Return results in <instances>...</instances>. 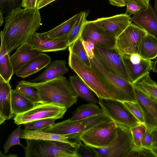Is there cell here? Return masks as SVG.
Here are the masks:
<instances>
[{
    "label": "cell",
    "instance_id": "cell-10",
    "mask_svg": "<svg viewBox=\"0 0 157 157\" xmlns=\"http://www.w3.org/2000/svg\"><path fill=\"white\" fill-rule=\"evenodd\" d=\"M67 109L65 107L53 104L37 103L29 111L15 115L13 119L14 123L20 125L40 119H61Z\"/></svg>",
    "mask_w": 157,
    "mask_h": 157
},
{
    "label": "cell",
    "instance_id": "cell-4",
    "mask_svg": "<svg viewBox=\"0 0 157 157\" xmlns=\"http://www.w3.org/2000/svg\"><path fill=\"white\" fill-rule=\"evenodd\" d=\"M26 142L25 157H77L76 146L67 143L35 140H26Z\"/></svg>",
    "mask_w": 157,
    "mask_h": 157
},
{
    "label": "cell",
    "instance_id": "cell-47",
    "mask_svg": "<svg viewBox=\"0 0 157 157\" xmlns=\"http://www.w3.org/2000/svg\"><path fill=\"white\" fill-rule=\"evenodd\" d=\"M150 150L155 157H157V142L153 141Z\"/></svg>",
    "mask_w": 157,
    "mask_h": 157
},
{
    "label": "cell",
    "instance_id": "cell-28",
    "mask_svg": "<svg viewBox=\"0 0 157 157\" xmlns=\"http://www.w3.org/2000/svg\"><path fill=\"white\" fill-rule=\"evenodd\" d=\"M101 111V108L96 104L88 103L83 104L76 109L71 118L65 121L71 122L87 118L97 115Z\"/></svg>",
    "mask_w": 157,
    "mask_h": 157
},
{
    "label": "cell",
    "instance_id": "cell-34",
    "mask_svg": "<svg viewBox=\"0 0 157 157\" xmlns=\"http://www.w3.org/2000/svg\"><path fill=\"white\" fill-rule=\"evenodd\" d=\"M22 130L20 125L10 134L3 146L4 154L8 153L10 148L14 145H19L24 148H25V147L21 144L20 140Z\"/></svg>",
    "mask_w": 157,
    "mask_h": 157
},
{
    "label": "cell",
    "instance_id": "cell-25",
    "mask_svg": "<svg viewBox=\"0 0 157 157\" xmlns=\"http://www.w3.org/2000/svg\"><path fill=\"white\" fill-rule=\"evenodd\" d=\"M69 82L78 97L88 103H98L93 92L77 75L71 76Z\"/></svg>",
    "mask_w": 157,
    "mask_h": 157
},
{
    "label": "cell",
    "instance_id": "cell-1",
    "mask_svg": "<svg viewBox=\"0 0 157 157\" xmlns=\"http://www.w3.org/2000/svg\"><path fill=\"white\" fill-rule=\"evenodd\" d=\"M40 13L36 8H17L6 15L0 34L1 46L9 54L22 45L30 44L33 34L41 25Z\"/></svg>",
    "mask_w": 157,
    "mask_h": 157
},
{
    "label": "cell",
    "instance_id": "cell-14",
    "mask_svg": "<svg viewBox=\"0 0 157 157\" xmlns=\"http://www.w3.org/2000/svg\"><path fill=\"white\" fill-rule=\"evenodd\" d=\"M132 84L136 82L152 70L153 62L142 58L138 54L123 56Z\"/></svg>",
    "mask_w": 157,
    "mask_h": 157
},
{
    "label": "cell",
    "instance_id": "cell-6",
    "mask_svg": "<svg viewBox=\"0 0 157 157\" xmlns=\"http://www.w3.org/2000/svg\"><path fill=\"white\" fill-rule=\"evenodd\" d=\"M113 121L102 110L99 114L87 118L71 122L65 120L55 123L53 125L43 130L44 131L63 135L69 139L78 140L84 132L99 124ZM71 141V140H70Z\"/></svg>",
    "mask_w": 157,
    "mask_h": 157
},
{
    "label": "cell",
    "instance_id": "cell-35",
    "mask_svg": "<svg viewBox=\"0 0 157 157\" xmlns=\"http://www.w3.org/2000/svg\"><path fill=\"white\" fill-rule=\"evenodd\" d=\"M55 119L47 118L34 121L24 124L25 129L36 130L44 129L52 126L55 124Z\"/></svg>",
    "mask_w": 157,
    "mask_h": 157
},
{
    "label": "cell",
    "instance_id": "cell-53",
    "mask_svg": "<svg viewBox=\"0 0 157 157\" xmlns=\"http://www.w3.org/2000/svg\"><path fill=\"white\" fill-rule=\"evenodd\" d=\"M148 0L149 1L150 0Z\"/></svg>",
    "mask_w": 157,
    "mask_h": 157
},
{
    "label": "cell",
    "instance_id": "cell-30",
    "mask_svg": "<svg viewBox=\"0 0 157 157\" xmlns=\"http://www.w3.org/2000/svg\"><path fill=\"white\" fill-rule=\"evenodd\" d=\"M10 54L1 46L0 49V76L6 81L10 82L13 74V69Z\"/></svg>",
    "mask_w": 157,
    "mask_h": 157
},
{
    "label": "cell",
    "instance_id": "cell-8",
    "mask_svg": "<svg viewBox=\"0 0 157 157\" xmlns=\"http://www.w3.org/2000/svg\"><path fill=\"white\" fill-rule=\"evenodd\" d=\"M117 135L112 143L102 148L91 147L98 157H126L133 147L130 128L117 124Z\"/></svg>",
    "mask_w": 157,
    "mask_h": 157
},
{
    "label": "cell",
    "instance_id": "cell-40",
    "mask_svg": "<svg viewBox=\"0 0 157 157\" xmlns=\"http://www.w3.org/2000/svg\"><path fill=\"white\" fill-rule=\"evenodd\" d=\"M153 130L147 128L142 141V147L149 149H150L153 142L152 135Z\"/></svg>",
    "mask_w": 157,
    "mask_h": 157
},
{
    "label": "cell",
    "instance_id": "cell-33",
    "mask_svg": "<svg viewBox=\"0 0 157 157\" xmlns=\"http://www.w3.org/2000/svg\"><path fill=\"white\" fill-rule=\"evenodd\" d=\"M131 133L133 147L140 149L142 148V141L147 130L144 124L139 123L130 128Z\"/></svg>",
    "mask_w": 157,
    "mask_h": 157
},
{
    "label": "cell",
    "instance_id": "cell-16",
    "mask_svg": "<svg viewBox=\"0 0 157 157\" xmlns=\"http://www.w3.org/2000/svg\"><path fill=\"white\" fill-rule=\"evenodd\" d=\"M136 102L143 112L147 128H157V102L153 101L134 84Z\"/></svg>",
    "mask_w": 157,
    "mask_h": 157
},
{
    "label": "cell",
    "instance_id": "cell-23",
    "mask_svg": "<svg viewBox=\"0 0 157 157\" xmlns=\"http://www.w3.org/2000/svg\"><path fill=\"white\" fill-rule=\"evenodd\" d=\"M30 44L33 48L39 52H55L66 50L69 47L67 39L47 40L40 38L36 32L33 35Z\"/></svg>",
    "mask_w": 157,
    "mask_h": 157
},
{
    "label": "cell",
    "instance_id": "cell-24",
    "mask_svg": "<svg viewBox=\"0 0 157 157\" xmlns=\"http://www.w3.org/2000/svg\"><path fill=\"white\" fill-rule=\"evenodd\" d=\"M20 138L25 140H51L62 142L69 144L75 147L76 142L71 141L68 138L63 135H60L44 131L42 129L36 130H22Z\"/></svg>",
    "mask_w": 157,
    "mask_h": 157
},
{
    "label": "cell",
    "instance_id": "cell-36",
    "mask_svg": "<svg viewBox=\"0 0 157 157\" xmlns=\"http://www.w3.org/2000/svg\"><path fill=\"white\" fill-rule=\"evenodd\" d=\"M16 89L35 103H42L37 91L33 87L18 83L16 86Z\"/></svg>",
    "mask_w": 157,
    "mask_h": 157
},
{
    "label": "cell",
    "instance_id": "cell-2",
    "mask_svg": "<svg viewBox=\"0 0 157 157\" xmlns=\"http://www.w3.org/2000/svg\"><path fill=\"white\" fill-rule=\"evenodd\" d=\"M18 83L36 90L42 103L53 104L68 109L75 104L78 96L63 76L46 81L32 82L22 80Z\"/></svg>",
    "mask_w": 157,
    "mask_h": 157
},
{
    "label": "cell",
    "instance_id": "cell-21",
    "mask_svg": "<svg viewBox=\"0 0 157 157\" xmlns=\"http://www.w3.org/2000/svg\"><path fill=\"white\" fill-rule=\"evenodd\" d=\"M68 71L64 60H55L49 63L41 73L30 82H38L50 80L63 76Z\"/></svg>",
    "mask_w": 157,
    "mask_h": 157
},
{
    "label": "cell",
    "instance_id": "cell-17",
    "mask_svg": "<svg viewBox=\"0 0 157 157\" xmlns=\"http://www.w3.org/2000/svg\"><path fill=\"white\" fill-rule=\"evenodd\" d=\"M131 20L147 33L157 36V14L150 4L147 9L140 10L134 14Z\"/></svg>",
    "mask_w": 157,
    "mask_h": 157
},
{
    "label": "cell",
    "instance_id": "cell-13",
    "mask_svg": "<svg viewBox=\"0 0 157 157\" xmlns=\"http://www.w3.org/2000/svg\"><path fill=\"white\" fill-rule=\"evenodd\" d=\"M93 21L99 30L116 39L132 23L131 17L126 13L99 18Z\"/></svg>",
    "mask_w": 157,
    "mask_h": 157
},
{
    "label": "cell",
    "instance_id": "cell-45",
    "mask_svg": "<svg viewBox=\"0 0 157 157\" xmlns=\"http://www.w3.org/2000/svg\"><path fill=\"white\" fill-rule=\"evenodd\" d=\"M56 0H39L36 8L39 10Z\"/></svg>",
    "mask_w": 157,
    "mask_h": 157
},
{
    "label": "cell",
    "instance_id": "cell-37",
    "mask_svg": "<svg viewBox=\"0 0 157 157\" xmlns=\"http://www.w3.org/2000/svg\"><path fill=\"white\" fill-rule=\"evenodd\" d=\"M122 102L126 108L140 123L144 124L145 119L143 112L137 102L124 101Z\"/></svg>",
    "mask_w": 157,
    "mask_h": 157
},
{
    "label": "cell",
    "instance_id": "cell-39",
    "mask_svg": "<svg viewBox=\"0 0 157 157\" xmlns=\"http://www.w3.org/2000/svg\"><path fill=\"white\" fill-rule=\"evenodd\" d=\"M22 0H0V8L6 15L13 9L21 8Z\"/></svg>",
    "mask_w": 157,
    "mask_h": 157
},
{
    "label": "cell",
    "instance_id": "cell-20",
    "mask_svg": "<svg viewBox=\"0 0 157 157\" xmlns=\"http://www.w3.org/2000/svg\"><path fill=\"white\" fill-rule=\"evenodd\" d=\"M41 53L33 49L30 44H24L18 48L10 57L13 73H15L29 61Z\"/></svg>",
    "mask_w": 157,
    "mask_h": 157
},
{
    "label": "cell",
    "instance_id": "cell-31",
    "mask_svg": "<svg viewBox=\"0 0 157 157\" xmlns=\"http://www.w3.org/2000/svg\"><path fill=\"white\" fill-rule=\"evenodd\" d=\"M89 13L88 11H81L78 19L72 28L68 37L67 40L69 46L81 36Z\"/></svg>",
    "mask_w": 157,
    "mask_h": 157
},
{
    "label": "cell",
    "instance_id": "cell-7",
    "mask_svg": "<svg viewBox=\"0 0 157 157\" xmlns=\"http://www.w3.org/2000/svg\"><path fill=\"white\" fill-rule=\"evenodd\" d=\"M117 124L113 121L98 124L83 133L78 140L92 147L102 148L109 145L115 138Z\"/></svg>",
    "mask_w": 157,
    "mask_h": 157
},
{
    "label": "cell",
    "instance_id": "cell-9",
    "mask_svg": "<svg viewBox=\"0 0 157 157\" xmlns=\"http://www.w3.org/2000/svg\"><path fill=\"white\" fill-rule=\"evenodd\" d=\"M95 57L108 71L131 82L123 57L116 48H107L94 45Z\"/></svg>",
    "mask_w": 157,
    "mask_h": 157
},
{
    "label": "cell",
    "instance_id": "cell-15",
    "mask_svg": "<svg viewBox=\"0 0 157 157\" xmlns=\"http://www.w3.org/2000/svg\"><path fill=\"white\" fill-rule=\"evenodd\" d=\"M82 40L107 48H115L116 39L98 29L93 21L86 20L81 35Z\"/></svg>",
    "mask_w": 157,
    "mask_h": 157
},
{
    "label": "cell",
    "instance_id": "cell-52",
    "mask_svg": "<svg viewBox=\"0 0 157 157\" xmlns=\"http://www.w3.org/2000/svg\"><path fill=\"white\" fill-rule=\"evenodd\" d=\"M153 130L155 131L156 132H157V128H154Z\"/></svg>",
    "mask_w": 157,
    "mask_h": 157
},
{
    "label": "cell",
    "instance_id": "cell-22",
    "mask_svg": "<svg viewBox=\"0 0 157 157\" xmlns=\"http://www.w3.org/2000/svg\"><path fill=\"white\" fill-rule=\"evenodd\" d=\"M51 61L50 56L41 53L22 67L15 73V75L23 78H26L45 67Z\"/></svg>",
    "mask_w": 157,
    "mask_h": 157
},
{
    "label": "cell",
    "instance_id": "cell-32",
    "mask_svg": "<svg viewBox=\"0 0 157 157\" xmlns=\"http://www.w3.org/2000/svg\"><path fill=\"white\" fill-rule=\"evenodd\" d=\"M68 50L77 56L87 66L91 67L90 60L86 53L81 36L69 46Z\"/></svg>",
    "mask_w": 157,
    "mask_h": 157
},
{
    "label": "cell",
    "instance_id": "cell-48",
    "mask_svg": "<svg viewBox=\"0 0 157 157\" xmlns=\"http://www.w3.org/2000/svg\"><path fill=\"white\" fill-rule=\"evenodd\" d=\"M152 70L154 72L157 73V58L153 62Z\"/></svg>",
    "mask_w": 157,
    "mask_h": 157
},
{
    "label": "cell",
    "instance_id": "cell-19",
    "mask_svg": "<svg viewBox=\"0 0 157 157\" xmlns=\"http://www.w3.org/2000/svg\"><path fill=\"white\" fill-rule=\"evenodd\" d=\"M11 89L9 82L0 76V124L13 116L11 105Z\"/></svg>",
    "mask_w": 157,
    "mask_h": 157
},
{
    "label": "cell",
    "instance_id": "cell-5",
    "mask_svg": "<svg viewBox=\"0 0 157 157\" xmlns=\"http://www.w3.org/2000/svg\"><path fill=\"white\" fill-rule=\"evenodd\" d=\"M69 51L68 64L98 97L116 100L114 94L104 84L91 66H87L77 56Z\"/></svg>",
    "mask_w": 157,
    "mask_h": 157
},
{
    "label": "cell",
    "instance_id": "cell-29",
    "mask_svg": "<svg viewBox=\"0 0 157 157\" xmlns=\"http://www.w3.org/2000/svg\"><path fill=\"white\" fill-rule=\"evenodd\" d=\"M153 101L157 102V83L148 73L134 83Z\"/></svg>",
    "mask_w": 157,
    "mask_h": 157
},
{
    "label": "cell",
    "instance_id": "cell-49",
    "mask_svg": "<svg viewBox=\"0 0 157 157\" xmlns=\"http://www.w3.org/2000/svg\"><path fill=\"white\" fill-rule=\"evenodd\" d=\"M3 11L1 10H0V25L1 26H2V25L3 22Z\"/></svg>",
    "mask_w": 157,
    "mask_h": 157
},
{
    "label": "cell",
    "instance_id": "cell-26",
    "mask_svg": "<svg viewBox=\"0 0 157 157\" xmlns=\"http://www.w3.org/2000/svg\"><path fill=\"white\" fill-rule=\"evenodd\" d=\"M28 97L16 89L11 92V105L13 114L15 115L25 112L36 105Z\"/></svg>",
    "mask_w": 157,
    "mask_h": 157
},
{
    "label": "cell",
    "instance_id": "cell-44",
    "mask_svg": "<svg viewBox=\"0 0 157 157\" xmlns=\"http://www.w3.org/2000/svg\"><path fill=\"white\" fill-rule=\"evenodd\" d=\"M38 0H22L21 7L24 8H36Z\"/></svg>",
    "mask_w": 157,
    "mask_h": 157
},
{
    "label": "cell",
    "instance_id": "cell-54",
    "mask_svg": "<svg viewBox=\"0 0 157 157\" xmlns=\"http://www.w3.org/2000/svg\"></svg>",
    "mask_w": 157,
    "mask_h": 157
},
{
    "label": "cell",
    "instance_id": "cell-3",
    "mask_svg": "<svg viewBox=\"0 0 157 157\" xmlns=\"http://www.w3.org/2000/svg\"><path fill=\"white\" fill-rule=\"evenodd\" d=\"M90 60L91 66L117 100L136 102L134 87L131 82L108 71L95 56Z\"/></svg>",
    "mask_w": 157,
    "mask_h": 157
},
{
    "label": "cell",
    "instance_id": "cell-42",
    "mask_svg": "<svg viewBox=\"0 0 157 157\" xmlns=\"http://www.w3.org/2000/svg\"><path fill=\"white\" fill-rule=\"evenodd\" d=\"M126 5L127 7L126 13H130V15H134L141 10L138 6L132 2H126Z\"/></svg>",
    "mask_w": 157,
    "mask_h": 157
},
{
    "label": "cell",
    "instance_id": "cell-11",
    "mask_svg": "<svg viewBox=\"0 0 157 157\" xmlns=\"http://www.w3.org/2000/svg\"><path fill=\"white\" fill-rule=\"evenodd\" d=\"M147 33L131 23L116 39L115 48L122 56L139 54L142 40Z\"/></svg>",
    "mask_w": 157,
    "mask_h": 157
},
{
    "label": "cell",
    "instance_id": "cell-43",
    "mask_svg": "<svg viewBox=\"0 0 157 157\" xmlns=\"http://www.w3.org/2000/svg\"><path fill=\"white\" fill-rule=\"evenodd\" d=\"M125 2H132L138 6L141 10L147 9L150 4L148 0H123Z\"/></svg>",
    "mask_w": 157,
    "mask_h": 157
},
{
    "label": "cell",
    "instance_id": "cell-12",
    "mask_svg": "<svg viewBox=\"0 0 157 157\" xmlns=\"http://www.w3.org/2000/svg\"><path fill=\"white\" fill-rule=\"evenodd\" d=\"M102 111L117 124L130 128L140 123L126 108L122 102L110 98H98Z\"/></svg>",
    "mask_w": 157,
    "mask_h": 157
},
{
    "label": "cell",
    "instance_id": "cell-41",
    "mask_svg": "<svg viewBox=\"0 0 157 157\" xmlns=\"http://www.w3.org/2000/svg\"><path fill=\"white\" fill-rule=\"evenodd\" d=\"M82 44L88 58L90 59L94 56V44L91 42L82 40Z\"/></svg>",
    "mask_w": 157,
    "mask_h": 157
},
{
    "label": "cell",
    "instance_id": "cell-27",
    "mask_svg": "<svg viewBox=\"0 0 157 157\" xmlns=\"http://www.w3.org/2000/svg\"><path fill=\"white\" fill-rule=\"evenodd\" d=\"M139 54L148 60L157 57V37L147 33L141 41Z\"/></svg>",
    "mask_w": 157,
    "mask_h": 157
},
{
    "label": "cell",
    "instance_id": "cell-38",
    "mask_svg": "<svg viewBox=\"0 0 157 157\" xmlns=\"http://www.w3.org/2000/svg\"><path fill=\"white\" fill-rule=\"evenodd\" d=\"M78 140L76 143V152L77 157H98L97 155L92 148L84 144Z\"/></svg>",
    "mask_w": 157,
    "mask_h": 157
},
{
    "label": "cell",
    "instance_id": "cell-18",
    "mask_svg": "<svg viewBox=\"0 0 157 157\" xmlns=\"http://www.w3.org/2000/svg\"><path fill=\"white\" fill-rule=\"evenodd\" d=\"M81 12L52 29L42 33H37L40 39L47 40H58L67 39L72 28L78 19Z\"/></svg>",
    "mask_w": 157,
    "mask_h": 157
},
{
    "label": "cell",
    "instance_id": "cell-51",
    "mask_svg": "<svg viewBox=\"0 0 157 157\" xmlns=\"http://www.w3.org/2000/svg\"><path fill=\"white\" fill-rule=\"evenodd\" d=\"M154 8L155 11L157 14V0H155V2Z\"/></svg>",
    "mask_w": 157,
    "mask_h": 157
},
{
    "label": "cell",
    "instance_id": "cell-50",
    "mask_svg": "<svg viewBox=\"0 0 157 157\" xmlns=\"http://www.w3.org/2000/svg\"><path fill=\"white\" fill-rule=\"evenodd\" d=\"M152 135L153 141H156L157 142V132L153 130L152 132Z\"/></svg>",
    "mask_w": 157,
    "mask_h": 157
},
{
    "label": "cell",
    "instance_id": "cell-46",
    "mask_svg": "<svg viewBox=\"0 0 157 157\" xmlns=\"http://www.w3.org/2000/svg\"><path fill=\"white\" fill-rule=\"evenodd\" d=\"M111 5L117 7H123L126 5V2L123 0H108Z\"/></svg>",
    "mask_w": 157,
    "mask_h": 157
}]
</instances>
